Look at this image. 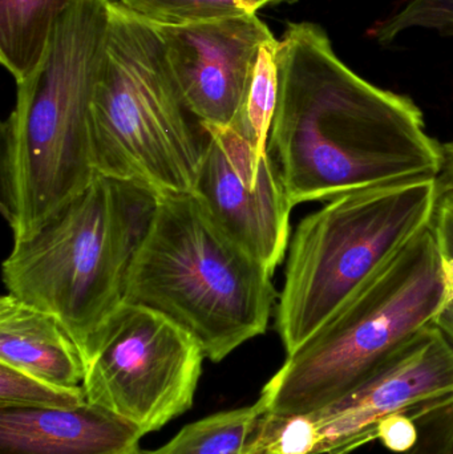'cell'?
Returning a JSON list of instances; mask_svg holds the SVG:
<instances>
[{"instance_id":"cell-1","label":"cell","mask_w":453,"mask_h":454,"mask_svg":"<svg viewBox=\"0 0 453 454\" xmlns=\"http://www.w3.org/2000/svg\"><path fill=\"white\" fill-rule=\"evenodd\" d=\"M277 66L268 149L293 207L441 177V145L426 130L417 104L348 68L321 26L287 24Z\"/></svg>"},{"instance_id":"cell-2","label":"cell","mask_w":453,"mask_h":454,"mask_svg":"<svg viewBox=\"0 0 453 454\" xmlns=\"http://www.w3.org/2000/svg\"><path fill=\"white\" fill-rule=\"evenodd\" d=\"M111 0H74L60 16L2 125V212L24 239L92 183L90 106L105 50Z\"/></svg>"},{"instance_id":"cell-3","label":"cell","mask_w":453,"mask_h":454,"mask_svg":"<svg viewBox=\"0 0 453 454\" xmlns=\"http://www.w3.org/2000/svg\"><path fill=\"white\" fill-rule=\"evenodd\" d=\"M271 278L196 194H170L157 202L124 301L164 315L220 363L265 333L278 296Z\"/></svg>"},{"instance_id":"cell-4","label":"cell","mask_w":453,"mask_h":454,"mask_svg":"<svg viewBox=\"0 0 453 454\" xmlns=\"http://www.w3.org/2000/svg\"><path fill=\"white\" fill-rule=\"evenodd\" d=\"M159 199L137 184L96 175L37 231L13 240L3 262L8 294L55 317L84 357L124 301Z\"/></svg>"},{"instance_id":"cell-5","label":"cell","mask_w":453,"mask_h":454,"mask_svg":"<svg viewBox=\"0 0 453 454\" xmlns=\"http://www.w3.org/2000/svg\"><path fill=\"white\" fill-rule=\"evenodd\" d=\"M90 136L98 175L159 197L196 191L207 133L184 101L156 26L113 2Z\"/></svg>"},{"instance_id":"cell-6","label":"cell","mask_w":453,"mask_h":454,"mask_svg":"<svg viewBox=\"0 0 453 454\" xmlns=\"http://www.w3.org/2000/svg\"><path fill=\"white\" fill-rule=\"evenodd\" d=\"M447 301L433 229L414 238L318 333L287 355L258 402L274 415H308L385 367Z\"/></svg>"},{"instance_id":"cell-7","label":"cell","mask_w":453,"mask_h":454,"mask_svg":"<svg viewBox=\"0 0 453 454\" xmlns=\"http://www.w3.org/2000/svg\"><path fill=\"white\" fill-rule=\"evenodd\" d=\"M439 178L353 192L301 221L289 245L277 330L297 351L433 223Z\"/></svg>"},{"instance_id":"cell-8","label":"cell","mask_w":453,"mask_h":454,"mask_svg":"<svg viewBox=\"0 0 453 454\" xmlns=\"http://www.w3.org/2000/svg\"><path fill=\"white\" fill-rule=\"evenodd\" d=\"M204 359L196 339L172 320L122 301L82 357V388L88 403L148 434L191 410Z\"/></svg>"},{"instance_id":"cell-9","label":"cell","mask_w":453,"mask_h":454,"mask_svg":"<svg viewBox=\"0 0 453 454\" xmlns=\"http://www.w3.org/2000/svg\"><path fill=\"white\" fill-rule=\"evenodd\" d=\"M202 128L207 141L194 194L215 223L274 274L289 247L293 205L269 149L238 124Z\"/></svg>"},{"instance_id":"cell-10","label":"cell","mask_w":453,"mask_h":454,"mask_svg":"<svg viewBox=\"0 0 453 454\" xmlns=\"http://www.w3.org/2000/svg\"><path fill=\"white\" fill-rule=\"evenodd\" d=\"M452 402L453 344L433 323L358 388L308 413L316 427V454H350L377 440L388 416L418 419Z\"/></svg>"},{"instance_id":"cell-11","label":"cell","mask_w":453,"mask_h":454,"mask_svg":"<svg viewBox=\"0 0 453 454\" xmlns=\"http://www.w3.org/2000/svg\"><path fill=\"white\" fill-rule=\"evenodd\" d=\"M156 26V24H154ZM184 101L202 127H230L263 43L274 36L257 13L186 26H156Z\"/></svg>"},{"instance_id":"cell-12","label":"cell","mask_w":453,"mask_h":454,"mask_svg":"<svg viewBox=\"0 0 453 454\" xmlns=\"http://www.w3.org/2000/svg\"><path fill=\"white\" fill-rule=\"evenodd\" d=\"M140 429L98 405L0 408V454H140Z\"/></svg>"},{"instance_id":"cell-13","label":"cell","mask_w":453,"mask_h":454,"mask_svg":"<svg viewBox=\"0 0 453 454\" xmlns=\"http://www.w3.org/2000/svg\"><path fill=\"white\" fill-rule=\"evenodd\" d=\"M0 363L68 388L84 380V362L66 328L11 294L0 299Z\"/></svg>"},{"instance_id":"cell-14","label":"cell","mask_w":453,"mask_h":454,"mask_svg":"<svg viewBox=\"0 0 453 454\" xmlns=\"http://www.w3.org/2000/svg\"><path fill=\"white\" fill-rule=\"evenodd\" d=\"M74 0H0V60L16 84L37 68L60 16Z\"/></svg>"},{"instance_id":"cell-15","label":"cell","mask_w":453,"mask_h":454,"mask_svg":"<svg viewBox=\"0 0 453 454\" xmlns=\"http://www.w3.org/2000/svg\"><path fill=\"white\" fill-rule=\"evenodd\" d=\"M265 412L260 402L225 411L184 427L169 442L140 454H247L258 419Z\"/></svg>"},{"instance_id":"cell-16","label":"cell","mask_w":453,"mask_h":454,"mask_svg":"<svg viewBox=\"0 0 453 454\" xmlns=\"http://www.w3.org/2000/svg\"><path fill=\"white\" fill-rule=\"evenodd\" d=\"M156 26H186L215 19L257 13L271 0H111Z\"/></svg>"},{"instance_id":"cell-17","label":"cell","mask_w":453,"mask_h":454,"mask_svg":"<svg viewBox=\"0 0 453 454\" xmlns=\"http://www.w3.org/2000/svg\"><path fill=\"white\" fill-rule=\"evenodd\" d=\"M278 43L279 40L273 36L261 47L241 114L234 122L244 128L245 132L249 133L262 149H268L278 101Z\"/></svg>"},{"instance_id":"cell-18","label":"cell","mask_w":453,"mask_h":454,"mask_svg":"<svg viewBox=\"0 0 453 454\" xmlns=\"http://www.w3.org/2000/svg\"><path fill=\"white\" fill-rule=\"evenodd\" d=\"M87 403L84 388H68L0 363V408H76Z\"/></svg>"},{"instance_id":"cell-19","label":"cell","mask_w":453,"mask_h":454,"mask_svg":"<svg viewBox=\"0 0 453 454\" xmlns=\"http://www.w3.org/2000/svg\"><path fill=\"white\" fill-rule=\"evenodd\" d=\"M417 28L453 36V0H407L378 23L371 35L379 44H391L404 32Z\"/></svg>"},{"instance_id":"cell-20","label":"cell","mask_w":453,"mask_h":454,"mask_svg":"<svg viewBox=\"0 0 453 454\" xmlns=\"http://www.w3.org/2000/svg\"><path fill=\"white\" fill-rule=\"evenodd\" d=\"M415 420L419 439L412 450L403 454H453V402Z\"/></svg>"},{"instance_id":"cell-21","label":"cell","mask_w":453,"mask_h":454,"mask_svg":"<svg viewBox=\"0 0 453 454\" xmlns=\"http://www.w3.org/2000/svg\"><path fill=\"white\" fill-rule=\"evenodd\" d=\"M419 439V428L414 416L395 413L388 416L378 427L377 440L387 450L395 453H406L415 447Z\"/></svg>"},{"instance_id":"cell-22","label":"cell","mask_w":453,"mask_h":454,"mask_svg":"<svg viewBox=\"0 0 453 454\" xmlns=\"http://www.w3.org/2000/svg\"><path fill=\"white\" fill-rule=\"evenodd\" d=\"M431 229L441 261H453V192L441 194Z\"/></svg>"},{"instance_id":"cell-23","label":"cell","mask_w":453,"mask_h":454,"mask_svg":"<svg viewBox=\"0 0 453 454\" xmlns=\"http://www.w3.org/2000/svg\"><path fill=\"white\" fill-rule=\"evenodd\" d=\"M433 325L443 331L444 335L453 343V298L446 301L438 317L433 320Z\"/></svg>"},{"instance_id":"cell-24","label":"cell","mask_w":453,"mask_h":454,"mask_svg":"<svg viewBox=\"0 0 453 454\" xmlns=\"http://www.w3.org/2000/svg\"><path fill=\"white\" fill-rule=\"evenodd\" d=\"M441 156H443V168H441V176H443L446 191L453 192V141L441 145Z\"/></svg>"},{"instance_id":"cell-25","label":"cell","mask_w":453,"mask_h":454,"mask_svg":"<svg viewBox=\"0 0 453 454\" xmlns=\"http://www.w3.org/2000/svg\"><path fill=\"white\" fill-rule=\"evenodd\" d=\"M286 2V0H271V4H276V3Z\"/></svg>"}]
</instances>
